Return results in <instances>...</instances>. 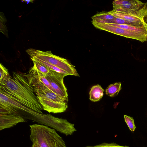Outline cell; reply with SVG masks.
I'll list each match as a JSON object with an SVG mask.
<instances>
[{"instance_id": "cell-20", "label": "cell", "mask_w": 147, "mask_h": 147, "mask_svg": "<svg viewBox=\"0 0 147 147\" xmlns=\"http://www.w3.org/2000/svg\"><path fill=\"white\" fill-rule=\"evenodd\" d=\"M2 16L0 15V16L2 18H1L0 17V24H2V25L0 24V25L1 26H2V30H0V31L2 30V32L5 34L8 37L7 29L5 23V17L4 16V15L3 16V13L2 14Z\"/></svg>"}, {"instance_id": "cell-22", "label": "cell", "mask_w": 147, "mask_h": 147, "mask_svg": "<svg viewBox=\"0 0 147 147\" xmlns=\"http://www.w3.org/2000/svg\"><path fill=\"white\" fill-rule=\"evenodd\" d=\"M31 147H39L38 145L35 143H33Z\"/></svg>"}, {"instance_id": "cell-7", "label": "cell", "mask_w": 147, "mask_h": 147, "mask_svg": "<svg viewBox=\"0 0 147 147\" xmlns=\"http://www.w3.org/2000/svg\"><path fill=\"white\" fill-rule=\"evenodd\" d=\"M66 76L50 70L45 77L58 95L64 101H68L67 90L63 82V78Z\"/></svg>"}, {"instance_id": "cell-2", "label": "cell", "mask_w": 147, "mask_h": 147, "mask_svg": "<svg viewBox=\"0 0 147 147\" xmlns=\"http://www.w3.org/2000/svg\"><path fill=\"white\" fill-rule=\"evenodd\" d=\"M30 127V139L39 147H67L62 138L54 128L38 124Z\"/></svg>"}, {"instance_id": "cell-21", "label": "cell", "mask_w": 147, "mask_h": 147, "mask_svg": "<svg viewBox=\"0 0 147 147\" xmlns=\"http://www.w3.org/2000/svg\"><path fill=\"white\" fill-rule=\"evenodd\" d=\"M33 1V0H22V1H21L22 2H26L27 3V4H28L30 2H32Z\"/></svg>"}, {"instance_id": "cell-18", "label": "cell", "mask_w": 147, "mask_h": 147, "mask_svg": "<svg viewBox=\"0 0 147 147\" xmlns=\"http://www.w3.org/2000/svg\"><path fill=\"white\" fill-rule=\"evenodd\" d=\"M84 147H129V146L120 145L114 143H107L103 142L94 146H87Z\"/></svg>"}, {"instance_id": "cell-10", "label": "cell", "mask_w": 147, "mask_h": 147, "mask_svg": "<svg viewBox=\"0 0 147 147\" xmlns=\"http://www.w3.org/2000/svg\"><path fill=\"white\" fill-rule=\"evenodd\" d=\"M0 102L15 109L21 110L34 115H37L38 113L26 107L9 95L1 90H0Z\"/></svg>"}, {"instance_id": "cell-4", "label": "cell", "mask_w": 147, "mask_h": 147, "mask_svg": "<svg viewBox=\"0 0 147 147\" xmlns=\"http://www.w3.org/2000/svg\"><path fill=\"white\" fill-rule=\"evenodd\" d=\"M24 75L34 91L49 89L57 95L45 78V75L40 72L34 65L30 68L27 74Z\"/></svg>"}, {"instance_id": "cell-14", "label": "cell", "mask_w": 147, "mask_h": 147, "mask_svg": "<svg viewBox=\"0 0 147 147\" xmlns=\"http://www.w3.org/2000/svg\"><path fill=\"white\" fill-rule=\"evenodd\" d=\"M115 17L113 16L110 11L101 12L97 13L92 17L93 21L112 20Z\"/></svg>"}, {"instance_id": "cell-3", "label": "cell", "mask_w": 147, "mask_h": 147, "mask_svg": "<svg viewBox=\"0 0 147 147\" xmlns=\"http://www.w3.org/2000/svg\"><path fill=\"white\" fill-rule=\"evenodd\" d=\"M26 52L32 61H43L63 70L70 75L80 76L75 66L66 59L53 54L51 51H45L30 49Z\"/></svg>"}, {"instance_id": "cell-8", "label": "cell", "mask_w": 147, "mask_h": 147, "mask_svg": "<svg viewBox=\"0 0 147 147\" xmlns=\"http://www.w3.org/2000/svg\"><path fill=\"white\" fill-rule=\"evenodd\" d=\"M38 101L42 107L43 110L49 113H57L65 111L67 105L65 101L57 102L49 99L44 95L38 93H35Z\"/></svg>"}, {"instance_id": "cell-13", "label": "cell", "mask_w": 147, "mask_h": 147, "mask_svg": "<svg viewBox=\"0 0 147 147\" xmlns=\"http://www.w3.org/2000/svg\"><path fill=\"white\" fill-rule=\"evenodd\" d=\"M121 89V83L117 82L109 85L105 90L106 95L113 97L117 96Z\"/></svg>"}, {"instance_id": "cell-19", "label": "cell", "mask_w": 147, "mask_h": 147, "mask_svg": "<svg viewBox=\"0 0 147 147\" xmlns=\"http://www.w3.org/2000/svg\"><path fill=\"white\" fill-rule=\"evenodd\" d=\"M9 75L7 69L1 63L0 64V80Z\"/></svg>"}, {"instance_id": "cell-15", "label": "cell", "mask_w": 147, "mask_h": 147, "mask_svg": "<svg viewBox=\"0 0 147 147\" xmlns=\"http://www.w3.org/2000/svg\"><path fill=\"white\" fill-rule=\"evenodd\" d=\"M34 65L41 73L46 75L50 71V69L43 64L37 61H33Z\"/></svg>"}, {"instance_id": "cell-16", "label": "cell", "mask_w": 147, "mask_h": 147, "mask_svg": "<svg viewBox=\"0 0 147 147\" xmlns=\"http://www.w3.org/2000/svg\"><path fill=\"white\" fill-rule=\"evenodd\" d=\"M36 61H37L41 63L47 67L50 70L55 71L58 73L65 75L66 76L70 75L68 73L64 71L63 70L44 61L38 60Z\"/></svg>"}, {"instance_id": "cell-9", "label": "cell", "mask_w": 147, "mask_h": 147, "mask_svg": "<svg viewBox=\"0 0 147 147\" xmlns=\"http://www.w3.org/2000/svg\"><path fill=\"white\" fill-rule=\"evenodd\" d=\"M113 11L117 12H125L139 9L144 3L137 0H119L113 1Z\"/></svg>"}, {"instance_id": "cell-6", "label": "cell", "mask_w": 147, "mask_h": 147, "mask_svg": "<svg viewBox=\"0 0 147 147\" xmlns=\"http://www.w3.org/2000/svg\"><path fill=\"white\" fill-rule=\"evenodd\" d=\"M110 12L115 17L130 22L138 24L147 23V2L134 10L125 12H117L112 10Z\"/></svg>"}, {"instance_id": "cell-17", "label": "cell", "mask_w": 147, "mask_h": 147, "mask_svg": "<svg viewBox=\"0 0 147 147\" xmlns=\"http://www.w3.org/2000/svg\"><path fill=\"white\" fill-rule=\"evenodd\" d=\"M124 117L125 121L129 129L131 131L133 132L136 128V126L133 118L125 115H124Z\"/></svg>"}, {"instance_id": "cell-1", "label": "cell", "mask_w": 147, "mask_h": 147, "mask_svg": "<svg viewBox=\"0 0 147 147\" xmlns=\"http://www.w3.org/2000/svg\"><path fill=\"white\" fill-rule=\"evenodd\" d=\"M0 90L26 107L42 114L43 108L35 94L33 88L23 74L13 71L12 77L9 75L0 80Z\"/></svg>"}, {"instance_id": "cell-12", "label": "cell", "mask_w": 147, "mask_h": 147, "mask_svg": "<svg viewBox=\"0 0 147 147\" xmlns=\"http://www.w3.org/2000/svg\"><path fill=\"white\" fill-rule=\"evenodd\" d=\"M104 91L99 84L93 86L91 88L89 92L90 100L94 102L99 101L103 96Z\"/></svg>"}, {"instance_id": "cell-11", "label": "cell", "mask_w": 147, "mask_h": 147, "mask_svg": "<svg viewBox=\"0 0 147 147\" xmlns=\"http://www.w3.org/2000/svg\"><path fill=\"white\" fill-rule=\"evenodd\" d=\"M25 121L24 119L18 114H0V130L13 127L18 123Z\"/></svg>"}, {"instance_id": "cell-5", "label": "cell", "mask_w": 147, "mask_h": 147, "mask_svg": "<svg viewBox=\"0 0 147 147\" xmlns=\"http://www.w3.org/2000/svg\"><path fill=\"white\" fill-rule=\"evenodd\" d=\"M94 26L97 28L126 38L136 40L142 42L147 41V34H146L134 32L105 23L95 22Z\"/></svg>"}]
</instances>
